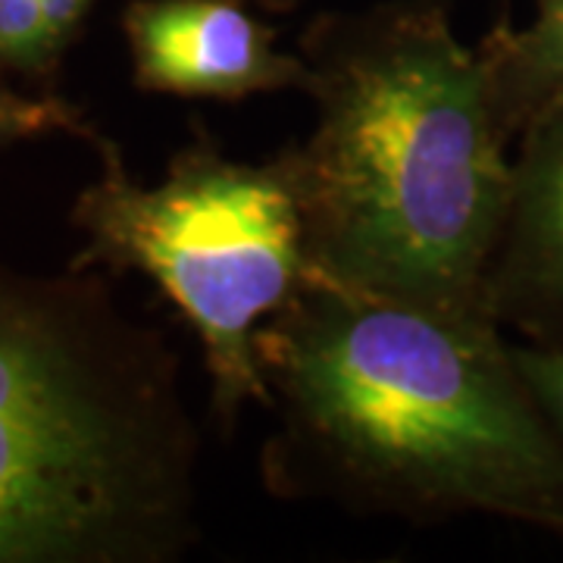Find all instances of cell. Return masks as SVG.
Segmentation results:
<instances>
[{
  "instance_id": "obj_1",
  "label": "cell",
  "mask_w": 563,
  "mask_h": 563,
  "mask_svg": "<svg viewBox=\"0 0 563 563\" xmlns=\"http://www.w3.org/2000/svg\"><path fill=\"white\" fill-rule=\"evenodd\" d=\"M261 479L279 501L563 532V442L488 310L313 276L257 329Z\"/></svg>"
},
{
  "instance_id": "obj_2",
  "label": "cell",
  "mask_w": 563,
  "mask_h": 563,
  "mask_svg": "<svg viewBox=\"0 0 563 563\" xmlns=\"http://www.w3.org/2000/svg\"><path fill=\"white\" fill-rule=\"evenodd\" d=\"M298 54L313 129L276 161L313 273L488 310L510 161L479 47L457 38L444 0H383L317 16Z\"/></svg>"
},
{
  "instance_id": "obj_3",
  "label": "cell",
  "mask_w": 563,
  "mask_h": 563,
  "mask_svg": "<svg viewBox=\"0 0 563 563\" xmlns=\"http://www.w3.org/2000/svg\"><path fill=\"white\" fill-rule=\"evenodd\" d=\"M179 351L101 269L0 254V563H176L201 539Z\"/></svg>"
},
{
  "instance_id": "obj_4",
  "label": "cell",
  "mask_w": 563,
  "mask_h": 563,
  "mask_svg": "<svg viewBox=\"0 0 563 563\" xmlns=\"http://www.w3.org/2000/svg\"><path fill=\"white\" fill-rule=\"evenodd\" d=\"M88 144L101 173L73 203L85 244L69 266L161 288L201 339L210 413L232 432L247 404L263 407L257 329L317 276L291 185L279 161H235L201 129L157 185L132 179L117 141Z\"/></svg>"
},
{
  "instance_id": "obj_5",
  "label": "cell",
  "mask_w": 563,
  "mask_h": 563,
  "mask_svg": "<svg viewBox=\"0 0 563 563\" xmlns=\"http://www.w3.org/2000/svg\"><path fill=\"white\" fill-rule=\"evenodd\" d=\"M122 35L141 91L244 101L251 95L303 88L301 54L276 47V29L247 0H132Z\"/></svg>"
},
{
  "instance_id": "obj_6",
  "label": "cell",
  "mask_w": 563,
  "mask_h": 563,
  "mask_svg": "<svg viewBox=\"0 0 563 563\" xmlns=\"http://www.w3.org/2000/svg\"><path fill=\"white\" fill-rule=\"evenodd\" d=\"M520 139L485 307L498 325L517 322L554 344L563 342V88L523 122Z\"/></svg>"
},
{
  "instance_id": "obj_7",
  "label": "cell",
  "mask_w": 563,
  "mask_h": 563,
  "mask_svg": "<svg viewBox=\"0 0 563 563\" xmlns=\"http://www.w3.org/2000/svg\"><path fill=\"white\" fill-rule=\"evenodd\" d=\"M479 57L495 117L510 139L563 88V0H539L523 29L495 25L479 44Z\"/></svg>"
},
{
  "instance_id": "obj_8",
  "label": "cell",
  "mask_w": 563,
  "mask_h": 563,
  "mask_svg": "<svg viewBox=\"0 0 563 563\" xmlns=\"http://www.w3.org/2000/svg\"><path fill=\"white\" fill-rule=\"evenodd\" d=\"M66 51L54 41L44 0H0V76L54 88Z\"/></svg>"
},
{
  "instance_id": "obj_9",
  "label": "cell",
  "mask_w": 563,
  "mask_h": 563,
  "mask_svg": "<svg viewBox=\"0 0 563 563\" xmlns=\"http://www.w3.org/2000/svg\"><path fill=\"white\" fill-rule=\"evenodd\" d=\"M95 125L85 110L60 98L54 88L20 91L7 76H0V151L44 135H76L95 139Z\"/></svg>"
},
{
  "instance_id": "obj_10",
  "label": "cell",
  "mask_w": 563,
  "mask_h": 563,
  "mask_svg": "<svg viewBox=\"0 0 563 563\" xmlns=\"http://www.w3.org/2000/svg\"><path fill=\"white\" fill-rule=\"evenodd\" d=\"M514 357L529 391L542 407L544 420L563 442V342L514 347Z\"/></svg>"
},
{
  "instance_id": "obj_11",
  "label": "cell",
  "mask_w": 563,
  "mask_h": 563,
  "mask_svg": "<svg viewBox=\"0 0 563 563\" xmlns=\"http://www.w3.org/2000/svg\"><path fill=\"white\" fill-rule=\"evenodd\" d=\"M95 3L98 0H44L51 35H54V41L60 44L63 51H69L76 44Z\"/></svg>"
},
{
  "instance_id": "obj_12",
  "label": "cell",
  "mask_w": 563,
  "mask_h": 563,
  "mask_svg": "<svg viewBox=\"0 0 563 563\" xmlns=\"http://www.w3.org/2000/svg\"><path fill=\"white\" fill-rule=\"evenodd\" d=\"M263 3H266V7H273V3H279V0H263Z\"/></svg>"
}]
</instances>
